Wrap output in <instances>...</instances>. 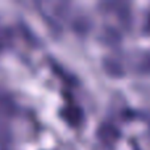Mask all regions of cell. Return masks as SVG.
<instances>
[{
  "label": "cell",
  "instance_id": "obj_1",
  "mask_svg": "<svg viewBox=\"0 0 150 150\" xmlns=\"http://www.w3.org/2000/svg\"><path fill=\"white\" fill-rule=\"evenodd\" d=\"M141 69L144 71H150V54L146 55L142 61H141Z\"/></svg>",
  "mask_w": 150,
  "mask_h": 150
},
{
  "label": "cell",
  "instance_id": "obj_2",
  "mask_svg": "<svg viewBox=\"0 0 150 150\" xmlns=\"http://www.w3.org/2000/svg\"><path fill=\"white\" fill-rule=\"evenodd\" d=\"M8 132H7V128L4 127V124L1 122V120H0V141H3L5 137H7Z\"/></svg>",
  "mask_w": 150,
  "mask_h": 150
},
{
  "label": "cell",
  "instance_id": "obj_3",
  "mask_svg": "<svg viewBox=\"0 0 150 150\" xmlns=\"http://www.w3.org/2000/svg\"><path fill=\"white\" fill-rule=\"evenodd\" d=\"M3 30H0V52H1V49H3V46H4V44H5V33H1Z\"/></svg>",
  "mask_w": 150,
  "mask_h": 150
}]
</instances>
